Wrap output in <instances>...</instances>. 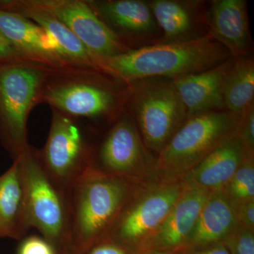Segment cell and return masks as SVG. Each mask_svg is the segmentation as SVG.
I'll return each mask as SVG.
<instances>
[{"instance_id":"e0dca14e","label":"cell","mask_w":254,"mask_h":254,"mask_svg":"<svg viewBox=\"0 0 254 254\" xmlns=\"http://www.w3.org/2000/svg\"><path fill=\"white\" fill-rule=\"evenodd\" d=\"M0 9L22 15L43 28L54 42L61 58L69 66L96 67V57L53 15L31 0H0Z\"/></svg>"},{"instance_id":"7402d4cb","label":"cell","mask_w":254,"mask_h":254,"mask_svg":"<svg viewBox=\"0 0 254 254\" xmlns=\"http://www.w3.org/2000/svg\"><path fill=\"white\" fill-rule=\"evenodd\" d=\"M253 58H235L224 86V103L228 111L241 115L254 104Z\"/></svg>"},{"instance_id":"44dd1931","label":"cell","mask_w":254,"mask_h":254,"mask_svg":"<svg viewBox=\"0 0 254 254\" xmlns=\"http://www.w3.org/2000/svg\"><path fill=\"white\" fill-rule=\"evenodd\" d=\"M31 230L18 160L0 176V238L21 240Z\"/></svg>"},{"instance_id":"d4e9b609","label":"cell","mask_w":254,"mask_h":254,"mask_svg":"<svg viewBox=\"0 0 254 254\" xmlns=\"http://www.w3.org/2000/svg\"><path fill=\"white\" fill-rule=\"evenodd\" d=\"M237 134L246 150L254 153V104L249 107L241 115Z\"/></svg>"},{"instance_id":"d6986e66","label":"cell","mask_w":254,"mask_h":254,"mask_svg":"<svg viewBox=\"0 0 254 254\" xmlns=\"http://www.w3.org/2000/svg\"><path fill=\"white\" fill-rule=\"evenodd\" d=\"M237 227V205L222 190L213 192L186 243L176 253L221 243Z\"/></svg>"},{"instance_id":"5bb4252c","label":"cell","mask_w":254,"mask_h":254,"mask_svg":"<svg viewBox=\"0 0 254 254\" xmlns=\"http://www.w3.org/2000/svg\"><path fill=\"white\" fill-rule=\"evenodd\" d=\"M208 34L237 58L247 56L251 38L246 0H213L206 15Z\"/></svg>"},{"instance_id":"83f0119b","label":"cell","mask_w":254,"mask_h":254,"mask_svg":"<svg viewBox=\"0 0 254 254\" xmlns=\"http://www.w3.org/2000/svg\"><path fill=\"white\" fill-rule=\"evenodd\" d=\"M236 205L239 226L254 231V200Z\"/></svg>"},{"instance_id":"cb8c5ba5","label":"cell","mask_w":254,"mask_h":254,"mask_svg":"<svg viewBox=\"0 0 254 254\" xmlns=\"http://www.w3.org/2000/svg\"><path fill=\"white\" fill-rule=\"evenodd\" d=\"M222 243L230 254H254V231L237 227Z\"/></svg>"},{"instance_id":"30bf717a","label":"cell","mask_w":254,"mask_h":254,"mask_svg":"<svg viewBox=\"0 0 254 254\" xmlns=\"http://www.w3.org/2000/svg\"><path fill=\"white\" fill-rule=\"evenodd\" d=\"M28 224L55 247L58 254L64 245L66 196L43 170L36 148L29 145L19 158Z\"/></svg>"},{"instance_id":"52a82bcc","label":"cell","mask_w":254,"mask_h":254,"mask_svg":"<svg viewBox=\"0 0 254 254\" xmlns=\"http://www.w3.org/2000/svg\"><path fill=\"white\" fill-rule=\"evenodd\" d=\"M185 187L182 179L159 177L140 182L124 205L108 237L136 253L161 225Z\"/></svg>"},{"instance_id":"6da1fadb","label":"cell","mask_w":254,"mask_h":254,"mask_svg":"<svg viewBox=\"0 0 254 254\" xmlns=\"http://www.w3.org/2000/svg\"><path fill=\"white\" fill-rule=\"evenodd\" d=\"M129 84L99 68L66 66L51 68L40 95V104L75 119L96 131L115 123L126 110Z\"/></svg>"},{"instance_id":"4fadbf2b","label":"cell","mask_w":254,"mask_h":254,"mask_svg":"<svg viewBox=\"0 0 254 254\" xmlns=\"http://www.w3.org/2000/svg\"><path fill=\"white\" fill-rule=\"evenodd\" d=\"M0 33L24 59L50 68L69 66L44 30L22 15L0 9Z\"/></svg>"},{"instance_id":"8992f818","label":"cell","mask_w":254,"mask_h":254,"mask_svg":"<svg viewBox=\"0 0 254 254\" xmlns=\"http://www.w3.org/2000/svg\"><path fill=\"white\" fill-rule=\"evenodd\" d=\"M129 86L126 110L145 146L158 155L186 122V108L170 78H145Z\"/></svg>"},{"instance_id":"7a4b0ae2","label":"cell","mask_w":254,"mask_h":254,"mask_svg":"<svg viewBox=\"0 0 254 254\" xmlns=\"http://www.w3.org/2000/svg\"><path fill=\"white\" fill-rule=\"evenodd\" d=\"M138 183L88 169L66 193V235L59 254L78 253L108 238Z\"/></svg>"},{"instance_id":"4dcf8cb0","label":"cell","mask_w":254,"mask_h":254,"mask_svg":"<svg viewBox=\"0 0 254 254\" xmlns=\"http://www.w3.org/2000/svg\"><path fill=\"white\" fill-rule=\"evenodd\" d=\"M136 254H173L170 252H163V251L158 250H148L143 251V252H138Z\"/></svg>"},{"instance_id":"9a60e30c","label":"cell","mask_w":254,"mask_h":254,"mask_svg":"<svg viewBox=\"0 0 254 254\" xmlns=\"http://www.w3.org/2000/svg\"><path fill=\"white\" fill-rule=\"evenodd\" d=\"M235 58L213 68L172 79L188 118L197 114L225 110L224 86Z\"/></svg>"},{"instance_id":"603a6c76","label":"cell","mask_w":254,"mask_h":254,"mask_svg":"<svg viewBox=\"0 0 254 254\" xmlns=\"http://www.w3.org/2000/svg\"><path fill=\"white\" fill-rule=\"evenodd\" d=\"M235 204L254 200V155H248L222 190Z\"/></svg>"},{"instance_id":"277c9868","label":"cell","mask_w":254,"mask_h":254,"mask_svg":"<svg viewBox=\"0 0 254 254\" xmlns=\"http://www.w3.org/2000/svg\"><path fill=\"white\" fill-rule=\"evenodd\" d=\"M51 68L23 58L0 63V141L13 161L29 147L28 117Z\"/></svg>"},{"instance_id":"ffe728a7","label":"cell","mask_w":254,"mask_h":254,"mask_svg":"<svg viewBox=\"0 0 254 254\" xmlns=\"http://www.w3.org/2000/svg\"><path fill=\"white\" fill-rule=\"evenodd\" d=\"M159 29L163 37L158 42H180L205 36L198 32L206 23V14H201L200 1L153 0L148 1Z\"/></svg>"},{"instance_id":"f1b7e54d","label":"cell","mask_w":254,"mask_h":254,"mask_svg":"<svg viewBox=\"0 0 254 254\" xmlns=\"http://www.w3.org/2000/svg\"><path fill=\"white\" fill-rule=\"evenodd\" d=\"M20 58H23L0 33V63L20 59Z\"/></svg>"},{"instance_id":"f546056e","label":"cell","mask_w":254,"mask_h":254,"mask_svg":"<svg viewBox=\"0 0 254 254\" xmlns=\"http://www.w3.org/2000/svg\"><path fill=\"white\" fill-rule=\"evenodd\" d=\"M173 254H230L222 242L207 246L196 250L182 251Z\"/></svg>"},{"instance_id":"ba28073f","label":"cell","mask_w":254,"mask_h":254,"mask_svg":"<svg viewBox=\"0 0 254 254\" xmlns=\"http://www.w3.org/2000/svg\"><path fill=\"white\" fill-rule=\"evenodd\" d=\"M52 110L49 134L37 149L43 170L66 196L71 186L91 168L95 131L85 124Z\"/></svg>"},{"instance_id":"3957f363","label":"cell","mask_w":254,"mask_h":254,"mask_svg":"<svg viewBox=\"0 0 254 254\" xmlns=\"http://www.w3.org/2000/svg\"><path fill=\"white\" fill-rule=\"evenodd\" d=\"M210 35L132 49L111 57H96L97 68L127 84L149 78H173L205 71L231 58Z\"/></svg>"},{"instance_id":"4316f807","label":"cell","mask_w":254,"mask_h":254,"mask_svg":"<svg viewBox=\"0 0 254 254\" xmlns=\"http://www.w3.org/2000/svg\"><path fill=\"white\" fill-rule=\"evenodd\" d=\"M72 254H136V253L108 237L88 247L86 250Z\"/></svg>"},{"instance_id":"484cf974","label":"cell","mask_w":254,"mask_h":254,"mask_svg":"<svg viewBox=\"0 0 254 254\" xmlns=\"http://www.w3.org/2000/svg\"><path fill=\"white\" fill-rule=\"evenodd\" d=\"M21 241L16 254H58L55 247L42 236L25 237Z\"/></svg>"},{"instance_id":"ac0fdd59","label":"cell","mask_w":254,"mask_h":254,"mask_svg":"<svg viewBox=\"0 0 254 254\" xmlns=\"http://www.w3.org/2000/svg\"><path fill=\"white\" fill-rule=\"evenodd\" d=\"M248 155L237 134L227 138L203 159L182 180L188 186L198 187L208 191H220L231 180Z\"/></svg>"},{"instance_id":"2e32d148","label":"cell","mask_w":254,"mask_h":254,"mask_svg":"<svg viewBox=\"0 0 254 254\" xmlns=\"http://www.w3.org/2000/svg\"><path fill=\"white\" fill-rule=\"evenodd\" d=\"M88 1L101 19L129 47H131L130 42L154 36L160 30L148 1L142 0Z\"/></svg>"},{"instance_id":"7c38bea8","label":"cell","mask_w":254,"mask_h":254,"mask_svg":"<svg viewBox=\"0 0 254 254\" xmlns=\"http://www.w3.org/2000/svg\"><path fill=\"white\" fill-rule=\"evenodd\" d=\"M211 193L203 189L186 185L182 195L161 225L136 253L158 250L175 254L181 250Z\"/></svg>"},{"instance_id":"9c48e42d","label":"cell","mask_w":254,"mask_h":254,"mask_svg":"<svg viewBox=\"0 0 254 254\" xmlns=\"http://www.w3.org/2000/svg\"><path fill=\"white\" fill-rule=\"evenodd\" d=\"M157 158L145 146L138 127L125 110L95 141L91 168L137 182L159 178Z\"/></svg>"},{"instance_id":"8fae6325","label":"cell","mask_w":254,"mask_h":254,"mask_svg":"<svg viewBox=\"0 0 254 254\" xmlns=\"http://www.w3.org/2000/svg\"><path fill=\"white\" fill-rule=\"evenodd\" d=\"M72 32L95 57H111L132 49L97 14L88 0H31Z\"/></svg>"},{"instance_id":"5b68a950","label":"cell","mask_w":254,"mask_h":254,"mask_svg":"<svg viewBox=\"0 0 254 254\" xmlns=\"http://www.w3.org/2000/svg\"><path fill=\"white\" fill-rule=\"evenodd\" d=\"M241 115L227 110H211L187 118L157 155L159 177L181 179L222 142L236 134Z\"/></svg>"}]
</instances>
